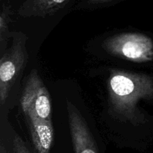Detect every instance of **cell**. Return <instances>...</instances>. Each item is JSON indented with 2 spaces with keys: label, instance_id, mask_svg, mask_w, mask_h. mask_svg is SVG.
Listing matches in <instances>:
<instances>
[{
  "label": "cell",
  "instance_id": "obj_1",
  "mask_svg": "<svg viewBox=\"0 0 153 153\" xmlns=\"http://www.w3.org/2000/svg\"><path fill=\"white\" fill-rule=\"evenodd\" d=\"M110 114L116 119L140 126L147 122L140 101H153V77L143 73L111 70L108 80Z\"/></svg>",
  "mask_w": 153,
  "mask_h": 153
},
{
  "label": "cell",
  "instance_id": "obj_2",
  "mask_svg": "<svg viewBox=\"0 0 153 153\" xmlns=\"http://www.w3.org/2000/svg\"><path fill=\"white\" fill-rule=\"evenodd\" d=\"M12 43L0 61V104L3 105L15 81L26 65L27 37L22 32L11 34Z\"/></svg>",
  "mask_w": 153,
  "mask_h": 153
},
{
  "label": "cell",
  "instance_id": "obj_3",
  "mask_svg": "<svg viewBox=\"0 0 153 153\" xmlns=\"http://www.w3.org/2000/svg\"><path fill=\"white\" fill-rule=\"evenodd\" d=\"M104 49L111 55L135 63L153 61V40L140 33H122L104 42Z\"/></svg>",
  "mask_w": 153,
  "mask_h": 153
},
{
  "label": "cell",
  "instance_id": "obj_4",
  "mask_svg": "<svg viewBox=\"0 0 153 153\" xmlns=\"http://www.w3.org/2000/svg\"><path fill=\"white\" fill-rule=\"evenodd\" d=\"M22 111L33 110L39 117L52 120V102L49 93L36 70L28 76L21 97Z\"/></svg>",
  "mask_w": 153,
  "mask_h": 153
},
{
  "label": "cell",
  "instance_id": "obj_5",
  "mask_svg": "<svg viewBox=\"0 0 153 153\" xmlns=\"http://www.w3.org/2000/svg\"><path fill=\"white\" fill-rule=\"evenodd\" d=\"M69 126L75 153H99L94 137L79 111L67 102Z\"/></svg>",
  "mask_w": 153,
  "mask_h": 153
},
{
  "label": "cell",
  "instance_id": "obj_6",
  "mask_svg": "<svg viewBox=\"0 0 153 153\" xmlns=\"http://www.w3.org/2000/svg\"><path fill=\"white\" fill-rule=\"evenodd\" d=\"M23 113L28 121L36 152L50 153L54 140V128L52 120L39 117L33 110H28Z\"/></svg>",
  "mask_w": 153,
  "mask_h": 153
},
{
  "label": "cell",
  "instance_id": "obj_7",
  "mask_svg": "<svg viewBox=\"0 0 153 153\" xmlns=\"http://www.w3.org/2000/svg\"><path fill=\"white\" fill-rule=\"evenodd\" d=\"M70 0H25L19 10L24 17L51 16L64 8Z\"/></svg>",
  "mask_w": 153,
  "mask_h": 153
},
{
  "label": "cell",
  "instance_id": "obj_8",
  "mask_svg": "<svg viewBox=\"0 0 153 153\" xmlns=\"http://www.w3.org/2000/svg\"><path fill=\"white\" fill-rule=\"evenodd\" d=\"M11 7L8 4H3L0 15V42L2 44L4 42L7 43L9 37L11 34L9 32V23L11 20L12 15Z\"/></svg>",
  "mask_w": 153,
  "mask_h": 153
},
{
  "label": "cell",
  "instance_id": "obj_9",
  "mask_svg": "<svg viewBox=\"0 0 153 153\" xmlns=\"http://www.w3.org/2000/svg\"><path fill=\"white\" fill-rule=\"evenodd\" d=\"M13 153H32L29 150L23 140L17 134L14 136L13 140Z\"/></svg>",
  "mask_w": 153,
  "mask_h": 153
},
{
  "label": "cell",
  "instance_id": "obj_10",
  "mask_svg": "<svg viewBox=\"0 0 153 153\" xmlns=\"http://www.w3.org/2000/svg\"><path fill=\"white\" fill-rule=\"evenodd\" d=\"M118 1V0H85V4L88 6H99L103 5V4H108V3L114 2V1Z\"/></svg>",
  "mask_w": 153,
  "mask_h": 153
},
{
  "label": "cell",
  "instance_id": "obj_11",
  "mask_svg": "<svg viewBox=\"0 0 153 153\" xmlns=\"http://www.w3.org/2000/svg\"><path fill=\"white\" fill-rule=\"evenodd\" d=\"M0 153H8L7 152V150L4 149V146H3L2 144H1V151H0Z\"/></svg>",
  "mask_w": 153,
  "mask_h": 153
}]
</instances>
